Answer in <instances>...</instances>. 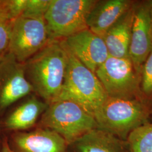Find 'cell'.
Instances as JSON below:
<instances>
[{
	"instance_id": "obj_11",
	"label": "cell",
	"mask_w": 152,
	"mask_h": 152,
	"mask_svg": "<svg viewBox=\"0 0 152 152\" xmlns=\"http://www.w3.org/2000/svg\"><path fill=\"white\" fill-rule=\"evenodd\" d=\"M8 141L12 152H68V144L61 136L45 127L14 132Z\"/></svg>"
},
{
	"instance_id": "obj_4",
	"label": "cell",
	"mask_w": 152,
	"mask_h": 152,
	"mask_svg": "<svg viewBox=\"0 0 152 152\" xmlns=\"http://www.w3.org/2000/svg\"><path fill=\"white\" fill-rule=\"evenodd\" d=\"M41 124L43 127L58 134L68 145L88 131L98 128L92 115L70 101H56L48 104Z\"/></svg>"
},
{
	"instance_id": "obj_22",
	"label": "cell",
	"mask_w": 152,
	"mask_h": 152,
	"mask_svg": "<svg viewBox=\"0 0 152 152\" xmlns=\"http://www.w3.org/2000/svg\"><path fill=\"white\" fill-rule=\"evenodd\" d=\"M151 32H152V7L151 9Z\"/></svg>"
},
{
	"instance_id": "obj_21",
	"label": "cell",
	"mask_w": 152,
	"mask_h": 152,
	"mask_svg": "<svg viewBox=\"0 0 152 152\" xmlns=\"http://www.w3.org/2000/svg\"><path fill=\"white\" fill-rule=\"evenodd\" d=\"M1 152H12L9 145L8 139L5 138L2 141L1 143Z\"/></svg>"
},
{
	"instance_id": "obj_13",
	"label": "cell",
	"mask_w": 152,
	"mask_h": 152,
	"mask_svg": "<svg viewBox=\"0 0 152 152\" xmlns=\"http://www.w3.org/2000/svg\"><path fill=\"white\" fill-rule=\"evenodd\" d=\"M68 152H130L127 140L96 128L68 145Z\"/></svg>"
},
{
	"instance_id": "obj_2",
	"label": "cell",
	"mask_w": 152,
	"mask_h": 152,
	"mask_svg": "<svg viewBox=\"0 0 152 152\" xmlns=\"http://www.w3.org/2000/svg\"><path fill=\"white\" fill-rule=\"evenodd\" d=\"M152 102L144 98L108 96L94 115L99 129L126 140L137 127L148 123Z\"/></svg>"
},
{
	"instance_id": "obj_7",
	"label": "cell",
	"mask_w": 152,
	"mask_h": 152,
	"mask_svg": "<svg viewBox=\"0 0 152 152\" xmlns=\"http://www.w3.org/2000/svg\"><path fill=\"white\" fill-rule=\"evenodd\" d=\"M49 41L45 18L19 16L12 23L9 53L17 61L24 63L42 49Z\"/></svg>"
},
{
	"instance_id": "obj_19",
	"label": "cell",
	"mask_w": 152,
	"mask_h": 152,
	"mask_svg": "<svg viewBox=\"0 0 152 152\" xmlns=\"http://www.w3.org/2000/svg\"><path fill=\"white\" fill-rule=\"evenodd\" d=\"M51 0H27L21 16L27 18H44L49 9Z\"/></svg>"
},
{
	"instance_id": "obj_23",
	"label": "cell",
	"mask_w": 152,
	"mask_h": 152,
	"mask_svg": "<svg viewBox=\"0 0 152 152\" xmlns=\"http://www.w3.org/2000/svg\"><path fill=\"white\" fill-rule=\"evenodd\" d=\"M1 152V147H0V152Z\"/></svg>"
},
{
	"instance_id": "obj_24",
	"label": "cell",
	"mask_w": 152,
	"mask_h": 152,
	"mask_svg": "<svg viewBox=\"0 0 152 152\" xmlns=\"http://www.w3.org/2000/svg\"><path fill=\"white\" fill-rule=\"evenodd\" d=\"M1 2H2V0H0V5H1Z\"/></svg>"
},
{
	"instance_id": "obj_15",
	"label": "cell",
	"mask_w": 152,
	"mask_h": 152,
	"mask_svg": "<svg viewBox=\"0 0 152 152\" xmlns=\"http://www.w3.org/2000/svg\"><path fill=\"white\" fill-rule=\"evenodd\" d=\"M48 106V104L37 98H30L6 117L4 126L9 130L20 131L29 129L34 125Z\"/></svg>"
},
{
	"instance_id": "obj_16",
	"label": "cell",
	"mask_w": 152,
	"mask_h": 152,
	"mask_svg": "<svg viewBox=\"0 0 152 152\" xmlns=\"http://www.w3.org/2000/svg\"><path fill=\"white\" fill-rule=\"evenodd\" d=\"M130 152H152V123H147L132 131L127 137Z\"/></svg>"
},
{
	"instance_id": "obj_6",
	"label": "cell",
	"mask_w": 152,
	"mask_h": 152,
	"mask_svg": "<svg viewBox=\"0 0 152 152\" xmlns=\"http://www.w3.org/2000/svg\"><path fill=\"white\" fill-rule=\"evenodd\" d=\"M108 96L145 98L140 89L141 76L129 57L108 59L95 72Z\"/></svg>"
},
{
	"instance_id": "obj_1",
	"label": "cell",
	"mask_w": 152,
	"mask_h": 152,
	"mask_svg": "<svg viewBox=\"0 0 152 152\" xmlns=\"http://www.w3.org/2000/svg\"><path fill=\"white\" fill-rule=\"evenodd\" d=\"M68 63L63 39H50L42 49L24 63L25 75L33 91L49 104L61 91Z\"/></svg>"
},
{
	"instance_id": "obj_10",
	"label": "cell",
	"mask_w": 152,
	"mask_h": 152,
	"mask_svg": "<svg viewBox=\"0 0 152 152\" xmlns=\"http://www.w3.org/2000/svg\"><path fill=\"white\" fill-rule=\"evenodd\" d=\"M63 40L76 58L94 73L109 56L103 39L88 28Z\"/></svg>"
},
{
	"instance_id": "obj_20",
	"label": "cell",
	"mask_w": 152,
	"mask_h": 152,
	"mask_svg": "<svg viewBox=\"0 0 152 152\" xmlns=\"http://www.w3.org/2000/svg\"><path fill=\"white\" fill-rule=\"evenodd\" d=\"M27 0H2L1 7L11 20L21 16L24 10Z\"/></svg>"
},
{
	"instance_id": "obj_12",
	"label": "cell",
	"mask_w": 152,
	"mask_h": 152,
	"mask_svg": "<svg viewBox=\"0 0 152 152\" xmlns=\"http://www.w3.org/2000/svg\"><path fill=\"white\" fill-rule=\"evenodd\" d=\"M134 3L131 0L97 1L87 18L88 29L102 38Z\"/></svg>"
},
{
	"instance_id": "obj_17",
	"label": "cell",
	"mask_w": 152,
	"mask_h": 152,
	"mask_svg": "<svg viewBox=\"0 0 152 152\" xmlns=\"http://www.w3.org/2000/svg\"><path fill=\"white\" fill-rule=\"evenodd\" d=\"M14 20L9 18L0 6V61L9 53L11 28Z\"/></svg>"
},
{
	"instance_id": "obj_18",
	"label": "cell",
	"mask_w": 152,
	"mask_h": 152,
	"mask_svg": "<svg viewBox=\"0 0 152 152\" xmlns=\"http://www.w3.org/2000/svg\"><path fill=\"white\" fill-rule=\"evenodd\" d=\"M140 89L143 96L152 102V46L141 68Z\"/></svg>"
},
{
	"instance_id": "obj_14",
	"label": "cell",
	"mask_w": 152,
	"mask_h": 152,
	"mask_svg": "<svg viewBox=\"0 0 152 152\" xmlns=\"http://www.w3.org/2000/svg\"><path fill=\"white\" fill-rule=\"evenodd\" d=\"M133 5L109 29L102 37L109 54L111 56L120 58L129 57V50L133 20Z\"/></svg>"
},
{
	"instance_id": "obj_8",
	"label": "cell",
	"mask_w": 152,
	"mask_h": 152,
	"mask_svg": "<svg viewBox=\"0 0 152 152\" xmlns=\"http://www.w3.org/2000/svg\"><path fill=\"white\" fill-rule=\"evenodd\" d=\"M152 1H135L133 5L129 56L140 76L142 65L152 48Z\"/></svg>"
},
{
	"instance_id": "obj_5",
	"label": "cell",
	"mask_w": 152,
	"mask_h": 152,
	"mask_svg": "<svg viewBox=\"0 0 152 152\" xmlns=\"http://www.w3.org/2000/svg\"><path fill=\"white\" fill-rule=\"evenodd\" d=\"M96 0H51L45 15L50 39H63L87 29Z\"/></svg>"
},
{
	"instance_id": "obj_3",
	"label": "cell",
	"mask_w": 152,
	"mask_h": 152,
	"mask_svg": "<svg viewBox=\"0 0 152 152\" xmlns=\"http://www.w3.org/2000/svg\"><path fill=\"white\" fill-rule=\"evenodd\" d=\"M66 48L68 63L64 81L54 102H72L94 117L108 95L95 73L78 60L66 46Z\"/></svg>"
},
{
	"instance_id": "obj_9",
	"label": "cell",
	"mask_w": 152,
	"mask_h": 152,
	"mask_svg": "<svg viewBox=\"0 0 152 152\" xmlns=\"http://www.w3.org/2000/svg\"><path fill=\"white\" fill-rule=\"evenodd\" d=\"M33 91L24 72V63L8 53L0 61V114Z\"/></svg>"
},
{
	"instance_id": "obj_25",
	"label": "cell",
	"mask_w": 152,
	"mask_h": 152,
	"mask_svg": "<svg viewBox=\"0 0 152 152\" xmlns=\"http://www.w3.org/2000/svg\"><path fill=\"white\" fill-rule=\"evenodd\" d=\"M151 115H152V113H151Z\"/></svg>"
}]
</instances>
